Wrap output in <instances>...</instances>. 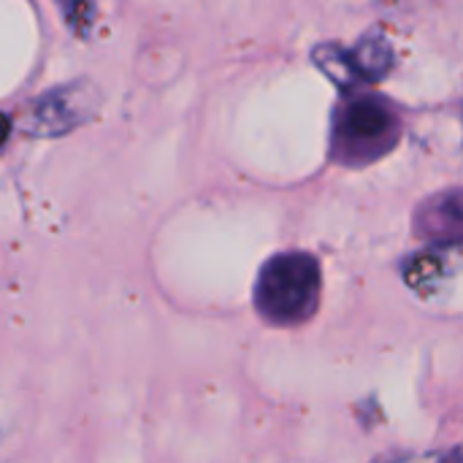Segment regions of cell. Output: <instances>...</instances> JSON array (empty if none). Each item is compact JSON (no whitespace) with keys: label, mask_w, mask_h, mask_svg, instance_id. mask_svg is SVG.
Listing matches in <instances>:
<instances>
[{"label":"cell","mask_w":463,"mask_h":463,"mask_svg":"<svg viewBox=\"0 0 463 463\" xmlns=\"http://www.w3.org/2000/svg\"><path fill=\"white\" fill-rule=\"evenodd\" d=\"M402 138L399 111L377 95H355L336 106L331 125V157L347 168H364L393 152Z\"/></svg>","instance_id":"obj_1"},{"label":"cell","mask_w":463,"mask_h":463,"mask_svg":"<svg viewBox=\"0 0 463 463\" xmlns=\"http://www.w3.org/2000/svg\"><path fill=\"white\" fill-rule=\"evenodd\" d=\"M320 263L309 252H279L258 274L255 307L271 326H301L320 304Z\"/></svg>","instance_id":"obj_2"},{"label":"cell","mask_w":463,"mask_h":463,"mask_svg":"<svg viewBox=\"0 0 463 463\" xmlns=\"http://www.w3.org/2000/svg\"><path fill=\"white\" fill-rule=\"evenodd\" d=\"M312 57L317 68L342 90L380 81L393 68V49L383 35H369L353 49L326 43V46H317Z\"/></svg>","instance_id":"obj_3"},{"label":"cell","mask_w":463,"mask_h":463,"mask_svg":"<svg viewBox=\"0 0 463 463\" xmlns=\"http://www.w3.org/2000/svg\"><path fill=\"white\" fill-rule=\"evenodd\" d=\"M98 98L90 84H68L43 95L30 111V130L38 136H60L90 119Z\"/></svg>","instance_id":"obj_4"},{"label":"cell","mask_w":463,"mask_h":463,"mask_svg":"<svg viewBox=\"0 0 463 463\" xmlns=\"http://www.w3.org/2000/svg\"><path fill=\"white\" fill-rule=\"evenodd\" d=\"M415 233L437 247H461L463 187H450L426 198L415 212Z\"/></svg>","instance_id":"obj_5"},{"label":"cell","mask_w":463,"mask_h":463,"mask_svg":"<svg viewBox=\"0 0 463 463\" xmlns=\"http://www.w3.org/2000/svg\"><path fill=\"white\" fill-rule=\"evenodd\" d=\"M60 3H62L65 19H68L76 30L90 27V22H92V3H90V0H60Z\"/></svg>","instance_id":"obj_6"},{"label":"cell","mask_w":463,"mask_h":463,"mask_svg":"<svg viewBox=\"0 0 463 463\" xmlns=\"http://www.w3.org/2000/svg\"><path fill=\"white\" fill-rule=\"evenodd\" d=\"M399 463H463V448L448 450V453H434V456H418V458H404Z\"/></svg>","instance_id":"obj_7"},{"label":"cell","mask_w":463,"mask_h":463,"mask_svg":"<svg viewBox=\"0 0 463 463\" xmlns=\"http://www.w3.org/2000/svg\"><path fill=\"white\" fill-rule=\"evenodd\" d=\"M8 133H11V122L0 114V149H3V144L8 141Z\"/></svg>","instance_id":"obj_8"}]
</instances>
